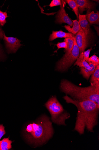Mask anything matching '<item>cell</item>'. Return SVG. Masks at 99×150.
<instances>
[{"label": "cell", "instance_id": "obj_11", "mask_svg": "<svg viewBox=\"0 0 99 150\" xmlns=\"http://www.w3.org/2000/svg\"><path fill=\"white\" fill-rule=\"evenodd\" d=\"M90 10H87L86 18L87 20L88 21L91 25L96 24L98 25L99 24V12L97 11L95 13L93 11L91 12Z\"/></svg>", "mask_w": 99, "mask_h": 150}, {"label": "cell", "instance_id": "obj_22", "mask_svg": "<svg viewBox=\"0 0 99 150\" xmlns=\"http://www.w3.org/2000/svg\"><path fill=\"white\" fill-rule=\"evenodd\" d=\"M92 50V48H91L86 51L82 52L84 59L88 62H89V56L91 51Z\"/></svg>", "mask_w": 99, "mask_h": 150}, {"label": "cell", "instance_id": "obj_18", "mask_svg": "<svg viewBox=\"0 0 99 150\" xmlns=\"http://www.w3.org/2000/svg\"><path fill=\"white\" fill-rule=\"evenodd\" d=\"M71 8L74 12L77 18L78 19L79 11L78 5L75 0H66V1Z\"/></svg>", "mask_w": 99, "mask_h": 150}, {"label": "cell", "instance_id": "obj_2", "mask_svg": "<svg viewBox=\"0 0 99 150\" xmlns=\"http://www.w3.org/2000/svg\"><path fill=\"white\" fill-rule=\"evenodd\" d=\"M53 133L51 122L48 117L44 115L28 125L25 130L24 135L30 143L39 146L49 140Z\"/></svg>", "mask_w": 99, "mask_h": 150}, {"label": "cell", "instance_id": "obj_20", "mask_svg": "<svg viewBox=\"0 0 99 150\" xmlns=\"http://www.w3.org/2000/svg\"><path fill=\"white\" fill-rule=\"evenodd\" d=\"M8 17L7 11L3 12L0 11V25L3 26L6 23V18Z\"/></svg>", "mask_w": 99, "mask_h": 150}, {"label": "cell", "instance_id": "obj_17", "mask_svg": "<svg viewBox=\"0 0 99 150\" xmlns=\"http://www.w3.org/2000/svg\"><path fill=\"white\" fill-rule=\"evenodd\" d=\"M12 143L9 138L4 139L0 141V150H8L11 149Z\"/></svg>", "mask_w": 99, "mask_h": 150}, {"label": "cell", "instance_id": "obj_27", "mask_svg": "<svg viewBox=\"0 0 99 150\" xmlns=\"http://www.w3.org/2000/svg\"><path fill=\"white\" fill-rule=\"evenodd\" d=\"M4 32L2 29L1 27H0V38L1 39H3Z\"/></svg>", "mask_w": 99, "mask_h": 150}, {"label": "cell", "instance_id": "obj_7", "mask_svg": "<svg viewBox=\"0 0 99 150\" xmlns=\"http://www.w3.org/2000/svg\"><path fill=\"white\" fill-rule=\"evenodd\" d=\"M4 40L7 52L8 54L15 53L22 45L21 41L16 38L7 37L4 33Z\"/></svg>", "mask_w": 99, "mask_h": 150}, {"label": "cell", "instance_id": "obj_10", "mask_svg": "<svg viewBox=\"0 0 99 150\" xmlns=\"http://www.w3.org/2000/svg\"><path fill=\"white\" fill-rule=\"evenodd\" d=\"M78 7L79 11L81 14L85 11L91 10L94 8L95 4L87 0H75Z\"/></svg>", "mask_w": 99, "mask_h": 150}, {"label": "cell", "instance_id": "obj_15", "mask_svg": "<svg viewBox=\"0 0 99 150\" xmlns=\"http://www.w3.org/2000/svg\"><path fill=\"white\" fill-rule=\"evenodd\" d=\"M74 65H77L80 67H82L87 69H89V63L83 59L82 52L80 53L79 56L77 59V61L74 64Z\"/></svg>", "mask_w": 99, "mask_h": 150}, {"label": "cell", "instance_id": "obj_3", "mask_svg": "<svg viewBox=\"0 0 99 150\" xmlns=\"http://www.w3.org/2000/svg\"><path fill=\"white\" fill-rule=\"evenodd\" d=\"M62 91L77 100H89L99 105V81L91 83L87 87L78 86L69 81L64 79L60 85Z\"/></svg>", "mask_w": 99, "mask_h": 150}, {"label": "cell", "instance_id": "obj_23", "mask_svg": "<svg viewBox=\"0 0 99 150\" xmlns=\"http://www.w3.org/2000/svg\"><path fill=\"white\" fill-rule=\"evenodd\" d=\"M57 46L58 49L55 51H57L58 50L62 48H64L66 49L67 48L68 44L67 43L65 42H58L57 44L55 45Z\"/></svg>", "mask_w": 99, "mask_h": 150}, {"label": "cell", "instance_id": "obj_13", "mask_svg": "<svg viewBox=\"0 0 99 150\" xmlns=\"http://www.w3.org/2000/svg\"><path fill=\"white\" fill-rule=\"evenodd\" d=\"M89 69L84 67H80V74L83 77L88 79L91 75H92L94 72L96 66L91 62L89 63Z\"/></svg>", "mask_w": 99, "mask_h": 150}, {"label": "cell", "instance_id": "obj_24", "mask_svg": "<svg viewBox=\"0 0 99 150\" xmlns=\"http://www.w3.org/2000/svg\"><path fill=\"white\" fill-rule=\"evenodd\" d=\"M61 1L60 0H53L52 1L49 6L51 7L61 6Z\"/></svg>", "mask_w": 99, "mask_h": 150}, {"label": "cell", "instance_id": "obj_21", "mask_svg": "<svg viewBox=\"0 0 99 150\" xmlns=\"http://www.w3.org/2000/svg\"><path fill=\"white\" fill-rule=\"evenodd\" d=\"M89 61L96 66L99 65V59L95 54L89 58Z\"/></svg>", "mask_w": 99, "mask_h": 150}, {"label": "cell", "instance_id": "obj_14", "mask_svg": "<svg viewBox=\"0 0 99 150\" xmlns=\"http://www.w3.org/2000/svg\"><path fill=\"white\" fill-rule=\"evenodd\" d=\"M73 27L71 28L69 25H65L64 27L67 30L69 33H71L73 35H75L81 29V27L79 23L77 20H73Z\"/></svg>", "mask_w": 99, "mask_h": 150}, {"label": "cell", "instance_id": "obj_12", "mask_svg": "<svg viewBox=\"0 0 99 150\" xmlns=\"http://www.w3.org/2000/svg\"><path fill=\"white\" fill-rule=\"evenodd\" d=\"M73 37V35L71 33L64 32L62 30L56 31H53L52 34L50 36L49 40L51 42L56 38H66Z\"/></svg>", "mask_w": 99, "mask_h": 150}, {"label": "cell", "instance_id": "obj_5", "mask_svg": "<svg viewBox=\"0 0 99 150\" xmlns=\"http://www.w3.org/2000/svg\"><path fill=\"white\" fill-rule=\"evenodd\" d=\"M74 40L73 47L71 52L68 55L64 56L57 63L56 70L64 71L66 70L77 60L79 56V49L77 45L75 36L73 35Z\"/></svg>", "mask_w": 99, "mask_h": 150}, {"label": "cell", "instance_id": "obj_9", "mask_svg": "<svg viewBox=\"0 0 99 150\" xmlns=\"http://www.w3.org/2000/svg\"><path fill=\"white\" fill-rule=\"evenodd\" d=\"M78 19L81 29L88 38L91 35V29L90 25L86 19V15L79 14Z\"/></svg>", "mask_w": 99, "mask_h": 150}, {"label": "cell", "instance_id": "obj_1", "mask_svg": "<svg viewBox=\"0 0 99 150\" xmlns=\"http://www.w3.org/2000/svg\"><path fill=\"white\" fill-rule=\"evenodd\" d=\"M64 99L67 103L73 104L78 108L75 130L80 134L84 133L85 128L92 132L98 124L99 105L91 100H77L67 95Z\"/></svg>", "mask_w": 99, "mask_h": 150}, {"label": "cell", "instance_id": "obj_6", "mask_svg": "<svg viewBox=\"0 0 99 150\" xmlns=\"http://www.w3.org/2000/svg\"><path fill=\"white\" fill-rule=\"evenodd\" d=\"M66 3V1H61L60 9L56 16L55 22L60 24L66 23L70 27H72L73 25V21L68 16L64 8Z\"/></svg>", "mask_w": 99, "mask_h": 150}, {"label": "cell", "instance_id": "obj_4", "mask_svg": "<svg viewBox=\"0 0 99 150\" xmlns=\"http://www.w3.org/2000/svg\"><path fill=\"white\" fill-rule=\"evenodd\" d=\"M45 105L51 115L54 123L58 125H66L65 121L69 119L70 115L64 111L55 97L51 98Z\"/></svg>", "mask_w": 99, "mask_h": 150}, {"label": "cell", "instance_id": "obj_19", "mask_svg": "<svg viewBox=\"0 0 99 150\" xmlns=\"http://www.w3.org/2000/svg\"><path fill=\"white\" fill-rule=\"evenodd\" d=\"M98 81H99V65L96 67L94 72L92 75L90 80L91 84Z\"/></svg>", "mask_w": 99, "mask_h": 150}, {"label": "cell", "instance_id": "obj_26", "mask_svg": "<svg viewBox=\"0 0 99 150\" xmlns=\"http://www.w3.org/2000/svg\"><path fill=\"white\" fill-rule=\"evenodd\" d=\"M5 57L3 50L0 44V61L4 59Z\"/></svg>", "mask_w": 99, "mask_h": 150}, {"label": "cell", "instance_id": "obj_8", "mask_svg": "<svg viewBox=\"0 0 99 150\" xmlns=\"http://www.w3.org/2000/svg\"><path fill=\"white\" fill-rule=\"evenodd\" d=\"M76 42L79 49L80 53L83 52L88 46V39L86 35L81 29L75 36Z\"/></svg>", "mask_w": 99, "mask_h": 150}, {"label": "cell", "instance_id": "obj_25", "mask_svg": "<svg viewBox=\"0 0 99 150\" xmlns=\"http://www.w3.org/2000/svg\"><path fill=\"white\" fill-rule=\"evenodd\" d=\"M6 133L5 127L3 125H0V140Z\"/></svg>", "mask_w": 99, "mask_h": 150}, {"label": "cell", "instance_id": "obj_16", "mask_svg": "<svg viewBox=\"0 0 99 150\" xmlns=\"http://www.w3.org/2000/svg\"><path fill=\"white\" fill-rule=\"evenodd\" d=\"M64 42L67 43V48L64 51L65 54L64 56H66L69 55L72 50L74 46V40L73 38H65Z\"/></svg>", "mask_w": 99, "mask_h": 150}]
</instances>
